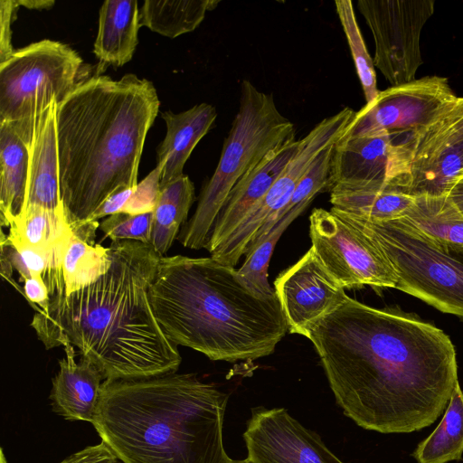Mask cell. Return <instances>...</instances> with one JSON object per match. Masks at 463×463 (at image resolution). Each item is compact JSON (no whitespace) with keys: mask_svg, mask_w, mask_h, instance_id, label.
I'll list each match as a JSON object with an SVG mask.
<instances>
[{"mask_svg":"<svg viewBox=\"0 0 463 463\" xmlns=\"http://www.w3.org/2000/svg\"><path fill=\"white\" fill-rule=\"evenodd\" d=\"M337 405L359 427L411 433L445 411L458 381L455 347L441 329L348 297L307 327Z\"/></svg>","mask_w":463,"mask_h":463,"instance_id":"1","label":"cell"},{"mask_svg":"<svg viewBox=\"0 0 463 463\" xmlns=\"http://www.w3.org/2000/svg\"><path fill=\"white\" fill-rule=\"evenodd\" d=\"M110 265L93 283L70 294L45 284L49 304L34 308L31 326L46 349L70 344L104 380L177 372L182 358L160 326L149 288L161 255L151 244L112 241Z\"/></svg>","mask_w":463,"mask_h":463,"instance_id":"2","label":"cell"},{"mask_svg":"<svg viewBox=\"0 0 463 463\" xmlns=\"http://www.w3.org/2000/svg\"><path fill=\"white\" fill-rule=\"evenodd\" d=\"M159 107L154 84L132 73L85 78L57 104L61 196L72 232L110 195L137 185Z\"/></svg>","mask_w":463,"mask_h":463,"instance_id":"3","label":"cell"},{"mask_svg":"<svg viewBox=\"0 0 463 463\" xmlns=\"http://www.w3.org/2000/svg\"><path fill=\"white\" fill-rule=\"evenodd\" d=\"M229 395L195 373L104 380L92 425L123 463H232Z\"/></svg>","mask_w":463,"mask_h":463,"instance_id":"4","label":"cell"},{"mask_svg":"<svg viewBox=\"0 0 463 463\" xmlns=\"http://www.w3.org/2000/svg\"><path fill=\"white\" fill-rule=\"evenodd\" d=\"M149 298L172 343L213 361L268 356L288 329L277 295L259 298L238 269L212 257L162 256Z\"/></svg>","mask_w":463,"mask_h":463,"instance_id":"5","label":"cell"},{"mask_svg":"<svg viewBox=\"0 0 463 463\" xmlns=\"http://www.w3.org/2000/svg\"><path fill=\"white\" fill-rule=\"evenodd\" d=\"M295 139L294 124L279 111L273 95L244 80L239 110L224 139L218 165L202 189L194 213L181 228L178 241L193 250L205 248L235 184L271 151Z\"/></svg>","mask_w":463,"mask_h":463,"instance_id":"6","label":"cell"},{"mask_svg":"<svg viewBox=\"0 0 463 463\" xmlns=\"http://www.w3.org/2000/svg\"><path fill=\"white\" fill-rule=\"evenodd\" d=\"M383 251L396 288L439 311L463 318V246L438 241L402 218L372 222L331 209Z\"/></svg>","mask_w":463,"mask_h":463,"instance_id":"7","label":"cell"},{"mask_svg":"<svg viewBox=\"0 0 463 463\" xmlns=\"http://www.w3.org/2000/svg\"><path fill=\"white\" fill-rule=\"evenodd\" d=\"M83 61L70 45L50 39L15 50L0 63V123L30 128L54 100L83 80Z\"/></svg>","mask_w":463,"mask_h":463,"instance_id":"8","label":"cell"},{"mask_svg":"<svg viewBox=\"0 0 463 463\" xmlns=\"http://www.w3.org/2000/svg\"><path fill=\"white\" fill-rule=\"evenodd\" d=\"M354 115L355 112L346 107L321 120L302 137L297 154L266 195L249 212L233 232L210 253L211 257L234 267L252 244L268 234L301 178L318 156L343 137Z\"/></svg>","mask_w":463,"mask_h":463,"instance_id":"9","label":"cell"},{"mask_svg":"<svg viewBox=\"0 0 463 463\" xmlns=\"http://www.w3.org/2000/svg\"><path fill=\"white\" fill-rule=\"evenodd\" d=\"M311 248L343 288H396L397 275L381 248L332 211L316 208L309 217Z\"/></svg>","mask_w":463,"mask_h":463,"instance_id":"10","label":"cell"},{"mask_svg":"<svg viewBox=\"0 0 463 463\" xmlns=\"http://www.w3.org/2000/svg\"><path fill=\"white\" fill-rule=\"evenodd\" d=\"M432 0H359L357 6L374 40L373 58L392 86L412 81L423 63L420 39L434 13Z\"/></svg>","mask_w":463,"mask_h":463,"instance_id":"11","label":"cell"},{"mask_svg":"<svg viewBox=\"0 0 463 463\" xmlns=\"http://www.w3.org/2000/svg\"><path fill=\"white\" fill-rule=\"evenodd\" d=\"M449 80L426 76L379 91L348 125L345 136L361 137L385 132L417 134L428 128L456 99Z\"/></svg>","mask_w":463,"mask_h":463,"instance_id":"12","label":"cell"},{"mask_svg":"<svg viewBox=\"0 0 463 463\" xmlns=\"http://www.w3.org/2000/svg\"><path fill=\"white\" fill-rule=\"evenodd\" d=\"M399 136L385 132L361 137L344 134L333 149L332 186L338 183L375 184L402 191L414 154L409 137L397 141Z\"/></svg>","mask_w":463,"mask_h":463,"instance_id":"13","label":"cell"},{"mask_svg":"<svg viewBox=\"0 0 463 463\" xmlns=\"http://www.w3.org/2000/svg\"><path fill=\"white\" fill-rule=\"evenodd\" d=\"M242 437L250 463H344L285 408H252Z\"/></svg>","mask_w":463,"mask_h":463,"instance_id":"14","label":"cell"},{"mask_svg":"<svg viewBox=\"0 0 463 463\" xmlns=\"http://www.w3.org/2000/svg\"><path fill=\"white\" fill-rule=\"evenodd\" d=\"M288 331L304 335L309 326L341 306L348 296L310 248L274 281Z\"/></svg>","mask_w":463,"mask_h":463,"instance_id":"15","label":"cell"},{"mask_svg":"<svg viewBox=\"0 0 463 463\" xmlns=\"http://www.w3.org/2000/svg\"><path fill=\"white\" fill-rule=\"evenodd\" d=\"M57 102L54 100L37 117L30 129L15 132L26 145L29 154L26 208L38 206L64 212L57 144Z\"/></svg>","mask_w":463,"mask_h":463,"instance_id":"16","label":"cell"},{"mask_svg":"<svg viewBox=\"0 0 463 463\" xmlns=\"http://www.w3.org/2000/svg\"><path fill=\"white\" fill-rule=\"evenodd\" d=\"M299 146L300 139H295L274 149L235 184L204 249L213 252L233 232L249 212L266 195L297 154Z\"/></svg>","mask_w":463,"mask_h":463,"instance_id":"17","label":"cell"},{"mask_svg":"<svg viewBox=\"0 0 463 463\" xmlns=\"http://www.w3.org/2000/svg\"><path fill=\"white\" fill-rule=\"evenodd\" d=\"M63 347L65 356L59 361L50 393L52 411L67 420L92 422L104 378L89 360L75 361V347L70 344Z\"/></svg>","mask_w":463,"mask_h":463,"instance_id":"18","label":"cell"},{"mask_svg":"<svg viewBox=\"0 0 463 463\" xmlns=\"http://www.w3.org/2000/svg\"><path fill=\"white\" fill-rule=\"evenodd\" d=\"M166 134L157 148L156 164H164L160 186L182 176L184 166L198 142L212 128L217 112L208 103H200L180 113L161 114Z\"/></svg>","mask_w":463,"mask_h":463,"instance_id":"19","label":"cell"},{"mask_svg":"<svg viewBox=\"0 0 463 463\" xmlns=\"http://www.w3.org/2000/svg\"><path fill=\"white\" fill-rule=\"evenodd\" d=\"M139 12L136 0H107L99 8L93 52L99 65L121 67L138 43Z\"/></svg>","mask_w":463,"mask_h":463,"instance_id":"20","label":"cell"},{"mask_svg":"<svg viewBox=\"0 0 463 463\" xmlns=\"http://www.w3.org/2000/svg\"><path fill=\"white\" fill-rule=\"evenodd\" d=\"M329 192L332 209L372 222L400 218L414 200L386 184L338 183Z\"/></svg>","mask_w":463,"mask_h":463,"instance_id":"21","label":"cell"},{"mask_svg":"<svg viewBox=\"0 0 463 463\" xmlns=\"http://www.w3.org/2000/svg\"><path fill=\"white\" fill-rule=\"evenodd\" d=\"M29 154L24 142L5 123H0L1 226L9 227L27 204Z\"/></svg>","mask_w":463,"mask_h":463,"instance_id":"22","label":"cell"},{"mask_svg":"<svg viewBox=\"0 0 463 463\" xmlns=\"http://www.w3.org/2000/svg\"><path fill=\"white\" fill-rule=\"evenodd\" d=\"M463 176V142L413 160L402 192L412 198L449 195Z\"/></svg>","mask_w":463,"mask_h":463,"instance_id":"23","label":"cell"},{"mask_svg":"<svg viewBox=\"0 0 463 463\" xmlns=\"http://www.w3.org/2000/svg\"><path fill=\"white\" fill-rule=\"evenodd\" d=\"M109 265V247L89 244L72 232L61 267L48 270L42 278L45 284H52L70 294L96 281Z\"/></svg>","mask_w":463,"mask_h":463,"instance_id":"24","label":"cell"},{"mask_svg":"<svg viewBox=\"0 0 463 463\" xmlns=\"http://www.w3.org/2000/svg\"><path fill=\"white\" fill-rule=\"evenodd\" d=\"M194 200V185L188 175H183L160 186L154 211L150 244L161 256L168 251L177 239Z\"/></svg>","mask_w":463,"mask_h":463,"instance_id":"25","label":"cell"},{"mask_svg":"<svg viewBox=\"0 0 463 463\" xmlns=\"http://www.w3.org/2000/svg\"><path fill=\"white\" fill-rule=\"evenodd\" d=\"M8 228L7 235L2 231L1 240L15 248L47 249L68 241L72 235L63 211L38 206L27 207Z\"/></svg>","mask_w":463,"mask_h":463,"instance_id":"26","label":"cell"},{"mask_svg":"<svg viewBox=\"0 0 463 463\" xmlns=\"http://www.w3.org/2000/svg\"><path fill=\"white\" fill-rule=\"evenodd\" d=\"M218 4L214 0H146L139 12L140 27L174 39L197 28Z\"/></svg>","mask_w":463,"mask_h":463,"instance_id":"27","label":"cell"},{"mask_svg":"<svg viewBox=\"0 0 463 463\" xmlns=\"http://www.w3.org/2000/svg\"><path fill=\"white\" fill-rule=\"evenodd\" d=\"M463 454V391L456 383L444 415L436 429L412 453L417 463H448Z\"/></svg>","mask_w":463,"mask_h":463,"instance_id":"28","label":"cell"},{"mask_svg":"<svg viewBox=\"0 0 463 463\" xmlns=\"http://www.w3.org/2000/svg\"><path fill=\"white\" fill-rule=\"evenodd\" d=\"M400 218L431 238L463 246V214L449 195L416 197Z\"/></svg>","mask_w":463,"mask_h":463,"instance_id":"29","label":"cell"},{"mask_svg":"<svg viewBox=\"0 0 463 463\" xmlns=\"http://www.w3.org/2000/svg\"><path fill=\"white\" fill-rule=\"evenodd\" d=\"M305 209L306 207H298L288 213L268 234L247 250L245 261L238 269V275L243 284L259 298L268 299L276 296L275 289L268 281L269 263L279 239Z\"/></svg>","mask_w":463,"mask_h":463,"instance_id":"30","label":"cell"},{"mask_svg":"<svg viewBox=\"0 0 463 463\" xmlns=\"http://www.w3.org/2000/svg\"><path fill=\"white\" fill-rule=\"evenodd\" d=\"M409 138L414 152L413 160L426 158L463 142V97H458L428 128Z\"/></svg>","mask_w":463,"mask_h":463,"instance_id":"31","label":"cell"},{"mask_svg":"<svg viewBox=\"0 0 463 463\" xmlns=\"http://www.w3.org/2000/svg\"><path fill=\"white\" fill-rule=\"evenodd\" d=\"M341 25L353 56L358 78L360 80L366 104L372 102L378 95L376 73L356 22L353 4L349 0L335 2Z\"/></svg>","mask_w":463,"mask_h":463,"instance_id":"32","label":"cell"},{"mask_svg":"<svg viewBox=\"0 0 463 463\" xmlns=\"http://www.w3.org/2000/svg\"><path fill=\"white\" fill-rule=\"evenodd\" d=\"M70 239L47 249L15 248L1 240V260L19 273L23 282L33 277H42L48 270L61 267Z\"/></svg>","mask_w":463,"mask_h":463,"instance_id":"33","label":"cell"},{"mask_svg":"<svg viewBox=\"0 0 463 463\" xmlns=\"http://www.w3.org/2000/svg\"><path fill=\"white\" fill-rule=\"evenodd\" d=\"M334 146L324 150L301 178L289 202L277 215L273 227L290 211L298 207L307 208L318 193L330 191Z\"/></svg>","mask_w":463,"mask_h":463,"instance_id":"34","label":"cell"},{"mask_svg":"<svg viewBox=\"0 0 463 463\" xmlns=\"http://www.w3.org/2000/svg\"><path fill=\"white\" fill-rule=\"evenodd\" d=\"M154 212L142 214L118 213L99 223V230L111 241H137L146 244L151 242Z\"/></svg>","mask_w":463,"mask_h":463,"instance_id":"35","label":"cell"},{"mask_svg":"<svg viewBox=\"0 0 463 463\" xmlns=\"http://www.w3.org/2000/svg\"><path fill=\"white\" fill-rule=\"evenodd\" d=\"M164 164H156L155 169L137 184L132 196L120 213L132 215L155 211L160 193Z\"/></svg>","mask_w":463,"mask_h":463,"instance_id":"36","label":"cell"},{"mask_svg":"<svg viewBox=\"0 0 463 463\" xmlns=\"http://www.w3.org/2000/svg\"><path fill=\"white\" fill-rule=\"evenodd\" d=\"M19 7L17 0L0 1V63L15 51L12 46V23Z\"/></svg>","mask_w":463,"mask_h":463,"instance_id":"37","label":"cell"},{"mask_svg":"<svg viewBox=\"0 0 463 463\" xmlns=\"http://www.w3.org/2000/svg\"><path fill=\"white\" fill-rule=\"evenodd\" d=\"M120 461L109 445L101 441L84 448L60 463H121Z\"/></svg>","mask_w":463,"mask_h":463,"instance_id":"38","label":"cell"},{"mask_svg":"<svg viewBox=\"0 0 463 463\" xmlns=\"http://www.w3.org/2000/svg\"><path fill=\"white\" fill-rule=\"evenodd\" d=\"M136 187L124 189V190L118 191V192L113 194L112 195H110L92 213V215L90 217L87 223H90V224L97 223L98 220H99L105 216H111L118 213H120L123 210V208L125 207V205L127 204V203L128 202V200L130 199V197L132 196Z\"/></svg>","mask_w":463,"mask_h":463,"instance_id":"39","label":"cell"},{"mask_svg":"<svg viewBox=\"0 0 463 463\" xmlns=\"http://www.w3.org/2000/svg\"><path fill=\"white\" fill-rule=\"evenodd\" d=\"M23 294L33 308L45 310L49 304V292L42 277H33L25 279Z\"/></svg>","mask_w":463,"mask_h":463,"instance_id":"40","label":"cell"},{"mask_svg":"<svg viewBox=\"0 0 463 463\" xmlns=\"http://www.w3.org/2000/svg\"><path fill=\"white\" fill-rule=\"evenodd\" d=\"M449 197L463 214V177L451 189Z\"/></svg>","mask_w":463,"mask_h":463,"instance_id":"41","label":"cell"},{"mask_svg":"<svg viewBox=\"0 0 463 463\" xmlns=\"http://www.w3.org/2000/svg\"><path fill=\"white\" fill-rule=\"evenodd\" d=\"M19 6L28 9H50L55 4L53 0H17Z\"/></svg>","mask_w":463,"mask_h":463,"instance_id":"42","label":"cell"},{"mask_svg":"<svg viewBox=\"0 0 463 463\" xmlns=\"http://www.w3.org/2000/svg\"><path fill=\"white\" fill-rule=\"evenodd\" d=\"M232 463H250L246 458L242 460H232Z\"/></svg>","mask_w":463,"mask_h":463,"instance_id":"43","label":"cell"},{"mask_svg":"<svg viewBox=\"0 0 463 463\" xmlns=\"http://www.w3.org/2000/svg\"><path fill=\"white\" fill-rule=\"evenodd\" d=\"M1 463H6V459L5 458L3 451L1 452Z\"/></svg>","mask_w":463,"mask_h":463,"instance_id":"44","label":"cell"},{"mask_svg":"<svg viewBox=\"0 0 463 463\" xmlns=\"http://www.w3.org/2000/svg\"><path fill=\"white\" fill-rule=\"evenodd\" d=\"M463 177V176H462Z\"/></svg>","mask_w":463,"mask_h":463,"instance_id":"45","label":"cell"}]
</instances>
